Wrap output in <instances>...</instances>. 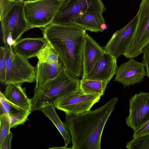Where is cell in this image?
I'll return each mask as SVG.
<instances>
[{"label": "cell", "mask_w": 149, "mask_h": 149, "mask_svg": "<svg viewBox=\"0 0 149 149\" xmlns=\"http://www.w3.org/2000/svg\"><path fill=\"white\" fill-rule=\"evenodd\" d=\"M68 0L24 1V10L31 29L45 27L51 24Z\"/></svg>", "instance_id": "4"}, {"label": "cell", "mask_w": 149, "mask_h": 149, "mask_svg": "<svg viewBox=\"0 0 149 149\" xmlns=\"http://www.w3.org/2000/svg\"><path fill=\"white\" fill-rule=\"evenodd\" d=\"M147 135H149V120L134 132L133 137L135 138Z\"/></svg>", "instance_id": "27"}, {"label": "cell", "mask_w": 149, "mask_h": 149, "mask_svg": "<svg viewBox=\"0 0 149 149\" xmlns=\"http://www.w3.org/2000/svg\"><path fill=\"white\" fill-rule=\"evenodd\" d=\"M14 0H0V18L8 10Z\"/></svg>", "instance_id": "28"}, {"label": "cell", "mask_w": 149, "mask_h": 149, "mask_svg": "<svg viewBox=\"0 0 149 149\" xmlns=\"http://www.w3.org/2000/svg\"><path fill=\"white\" fill-rule=\"evenodd\" d=\"M24 1L14 0L3 15L0 18L5 46L12 47L25 32L31 29L26 18Z\"/></svg>", "instance_id": "5"}, {"label": "cell", "mask_w": 149, "mask_h": 149, "mask_svg": "<svg viewBox=\"0 0 149 149\" xmlns=\"http://www.w3.org/2000/svg\"><path fill=\"white\" fill-rule=\"evenodd\" d=\"M36 68V86L35 88L42 85L47 81L57 76L65 69L61 61L51 64L38 61Z\"/></svg>", "instance_id": "18"}, {"label": "cell", "mask_w": 149, "mask_h": 149, "mask_svg": "<svg viewBox=\"0 0 149 149\" xmlns=\"http://www.w3.org/2000/svg\"><path fill=\"white\" fill-rule=\"evenodd\" d=\"M101 96L98 94H86L79 88L58 97L54 105L65 114H79L90 111Z\"/></svg>", "instance_id": "8"}, {"label": "cell", "mask_w": 149, "mask_h": 149, "mask_svg": "<svg viewBox=\"0 0 149 149\" xmlns=\"http://www.w3.org/2000/svg\"><path fill=\"white\" fill-rule=\"evenodd\" d=\"M13 136V133L10 132L9 134L6 136L2 144L0 145V149H10L11 142Z\"/></svg>", "instance_id": "29"}, {"label": "cell", "mask_w": 149, "mask_h": 149, "mask_svg": "<svg viewBox=\"0 0 149 149\" xmlns=\"http://www.w3.org/2000/svg\"><path fill=\"white\" fill-rule=\"evenodd\" d=\"M137 14L135 30L123 54L128 59L136 57L142 54L144 47L149 43V0H141Z\"/></svg>", "instance_id": "7"}, {"label": "cell", "mask_w": 149, "mask_h": 149, "mask_svg": "<svg viewBox=\"0 0 149 149\" xmlns=\"http://www.w3.org/2000/svg\"><path fill=\"white\" fill-rule=\"evenodd\" d=\"M0 109L1 114L6 113L10 119V128H16L19 125L23 124L31 112L18 107L7 100L3 93L0 92Z\"/></svg>", "instance_id": "16"}, {"label": "cell", "mask_w": 149, "mask_h": 149, "mask_svg": "<svg viewBox=\"0 0 149 149\" xmlns=\"http://www.w3.org/2000/svg\"><path fill=\"white\" fill-rule=\"evenodd\" d=\"M129 102L130 113L126 122L134 132L149 120V93H136Z\"/></svg>", "instance_id": "10"}, {"label": "cell", "mask_w": 149, "mask_h": 149, "mask_svg": "<svg viewBox=\"0 0 149 149\" xmlns=\"http://www.w3.org/2000/svg\"><path fill=\"white\" fill-rule=\"evenodd\" d=\"M54 107L53 104H51L42 108L40 110L49 118L57 129L64 140V147L67 148L68 145L72 142L70 133L65 122H62L60 119Z\"/></svg>", "instance_id": "20"}, {"label": "cell", "mask_w": 149, "mask_h": 149, "mask_svg": "<svg viewBox=\"0 0 149 149\" xmlns=\"http://www.w3.org/2000/svg\"><path fill=\"white\" fill-rule=\"evenodd\" d=\"M109 82L95 80L82 79L79 88L86 94H98L102 96Z\"/></svg>", "instance_id": "21"}, {"label": "cell", "mask_w": 149, "mask_h": 149, "mask_svg": "<svg viewBox=\"0 0 149 149\" xmlns=\"http://www.w3.org/2000/svg\"><path fill=\"white\" fill-rule=\"evenodd\" d=\"M125 147L129 149H149V135L134 138L126 143Z\"/></svg>", "instance_id": "23"}, {"label": "cell", "mask_w": 149, "mask_h": 149, "mask_svg": "<svg viewBox=\"0 0 149 149\" xmlns=\"http://www.w3.org/2000/svg\"><path fill=\"white\" fill-rule=\"evenodd\" d=\"M40 29L43 37L58 56L66 71L75 78L82 76L86 30L73 24L54 23Z\"/></svg>", "instance_id": "1"}, {"label": "cell", "mask_w": 149, "mask_h": 149, "mask_svg": "<svg viewBox=\"0 0 149 149\" xmlns=\"http://www.w3.org/2000/svg\"><path fill=\"white\" fill-rule=\"evenodd\" d=\"M37 57L39 61L53 64L61 61L58 56L47 43L38 54Z\"/></svg>", "instance_id": "22"}, {"label": "cell", "mask_w": 149, "mask_h": 149, "mask_svg": "<svg viewBox=\"0 0 149 149\" xmlns=\"http://www.w3.org/2000/svg\"><path fill=\"white\" fill-rule=\"evenodd\" d=\"M47 43L43 37L26 38L19 40L12 47V48L17 54L28 59L37 57L38 54Z\"/></svg>", "instance_id": "15"}, {"label": "cell", "mask_w": 149, "mask_h": 149, "mask_svg": "<svg viewBox=\"0 0 149 149\" xmlns=\"http://www.w3.org/2000/svg\"><path fill=\"white\" fill-rule=\"evenodd\" d=\"M0 145L2 143L6 136L10 133L11 122L6 113L0 115Z\"/></svg>", "instance_id": "24"}, {"label": "cell", "mask_w": 149, "mask_h": 149, "mask_svg": "<svg viewBox=\"0 0 149 149\" xmlns=\"http://www.w3.org/2000/svg\"><path fill=\"white\" fill-rule=\"evenodd\" d=\"M6 61L5 47H0V81L2 84L5 82L6 73Z\"/></svg>", "instance_id": "25"}, {"label": "cell", "mask_w": 149, "mask_h": 149, "mask_svg": "<svg viewBox=\"0 0 149 149\" xmlns=\"http://www.w3.org/2000/svg\"><path fill=\"white\" fill-rule=\"evenodd\" d=\"M118 98H112L93 111L79 114H66L65 122L70 133L72 149H101L104 127Z\"/></svg>", "instance_id": "2"}, {"label": "cell", "mask_w": 149, "mask_h": 149, "mask_svg": "<svg viewBox=\"0 0 149 149\" xmlns=\"http://www.w3.org/2000/svg\"><path fill=\"white\" fill-rule=\"evenodd\" d=\"M105 10L101 0H68L52 23L72 24L75 20L86 12L97 11L103 13Z\"/></svg>", "instance_id": "9"}, {"label": "cell", "mask_w": 149, "mask_h": 149, "mask_svg": "<svg viewBox=\"0 0 149 149\" xmlns=\"http://www.w3.org/2000/svg\"><path fill=\"white\" fill-rule=\"evenodd\" d=\"M143 53L142 62L146 71V76L149 78V43L146 44L142 50Z\"/></svg>", "instance_id": "26"}, {"label": "cell", "mask_w": 149, "mask_h": 149, "mask_svg": "<svg viewBox=\"0 0 149 149\" xmlns=\"http://www.w3.org/2000/svg\"><path fill=\"white\" fill-rule=\"evenodd\" d=\"M106 52L87 33L84 39L82 79H86L93 67Z\"/></svg>", "instance_id": "14"}, {"label": "cell", "mask_w": 149, "mask_h": 149, "mask_svg": "<svg viewBox=\"0 0 149 149\" xmlns=\"http://www.w3.org/2000/svg\"><path fill=\"white\" fill-rule=\"evenodd\" d=\"M102 13L97 11L86 12L73 22L74 24L91 32H103L102 25L105 23Z\"/></svg>", "instance_id": "19"}, {"label": "cell", "mask_w": 149, "mask_h": 149, "mask_svg": "<svg viewBox=\"0 0 149 149\" xmlns=\"http://www.w3.org/2000/svg\"><path fill=\"white\" fill-rule=\"evenodd\" d=\"M6 61V85L14 84L22 85L36 80V68L29 62L28 59L15 52L12 47L4 46Z\"/></svg>", "instance_id": "6"}, {"label": "cell", "mask_w": 149, "mask_h": 149, "mask_svg": "<svg viewBox=\"0 0 149 149\" xmlns=\"http://www.w3.org/2000/svg\"><path fill=\"white\" fill-rule=\"evenodd\" d=\"M117 60L111 54L105 52L95 65L86 79L109 82L116 74Z\"/></svg>", "instance_id": "13"}, {"label": "cell", "mask_w": 149, "mask_h": 149, "mask_svg": "<svg viewBox=\"0 0 149 149\" xmlns=\"http://www.w3.org/2000/svg\"><path fill=\"white\" fill-rule=\"evenodd\" d=\"M80 83L78 78L71 76L64 69L55 77L35 88L34 96L31 99V112L54 105L58 97L79 88Z\"/></svg>", "instance_id": "3"}, {"label": "cell", "mask_w": 149, "mask_h": 149, "mask_svg": "<svg viewBox=\"0 0 149 149\" xmlns=\"http://www.w3.org/2000/svg\"><path fill=\"white\" fill-rule=\"evenodd\" d=\"M3 94L11 103L24 110L31 111V99L27 97L25 89L22 87L21 85L14 84L7 85Z\"/></svg>", "instance_id": "17"}, {"label": "cell", "mask_w": 149, "mask_h": 149, "mask_svg": "<svg viewBox=\"0 0 149 149\" xmlns=\"http://www.w3.org/2000/svg\"><path fill=\"white\" fill-rule=\"evenodd\" d=\"M137 13L134 18L122 29L115 32L104 49L116 59L123 54L134 33L138 20Z\"/></svg>", "instance_id": "11"}, {"label": "cell", "mask_w": 149, "mask_h": 149, "mask_svg": "<svg viewBox=\"0 0 149 149\" xmlns=\"http://www.w3.org/2000/svg\"><path fill=\"white\" fill-rule=\"evenodd\" d=\"M118 67L114 81L122 84L125 88L143 81L146 71L142 63L134 58L129 59Z\"/></svg>", "instance_id": "12"}]
</instances>
